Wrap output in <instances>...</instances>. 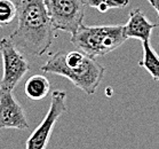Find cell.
I'll return each mask as SVG.
<instances>
[{
  "instance_id": "obj_4",
  "label": "cell",
  "mask_w": 159,
  "mask_h": 149,
  "mask_svg": "<svg viewBox=\"0 0 159 149\" xmlns=\"http://www.w3.org/2000/svg\"><path fill=\"white\" fill-rule=\"evenodd\" d=\"M0 54L2 58V77L0 90L14 91L22 78L30 70L28 58L9 37L0 39Z\"/></svg>"
},
{
  "instance_id": "obj_8",
  "label": "cell",
  "mask_w": 159,
  "mask_h": 149,
  "mask_svg": "<svg viewBox=\"0 0 159 149\" xmlns=\"http://www.w3.org/2000/svg\"><path fill=\"white\" fill-rule=\"evenodd\" d=\"M159 23L150 22L140 8H135L129 13V18L124 26V35L126 39L135 38L148 41L151 38L153 29L158 28Z\"/></svg>"
},
{
  "instance_id": "obj_5",
  "label": "cell",
  "mask_w": 159,
  "mask_h": 149,
  "mask_svg": "<svg viewBox=\"0 0 159 149\" xmlns=\"http://www.w3.org/2000/svg\"><path fill=\"white\" fill-rule=\"evenodd\" d=\"M86 4L85 0H45L55 30L68 32L71 36L84 23Z\"/></svg>"
},
{
  "instance_id": "obj_9",
  "label": "cell",
  "mask_w": 159,
  "mask_h": 149,
  "mask_svg": "<svg viewBox=\"0 0 159 149\" xmlns=\"http://www.w3.org/2000/svg\"><path fill=\"white\" fill-rule=\"evenodd\" d=\"M51 90L49 80L43 75H33L25 81L24 92L28 99L33 101L43 100L48 95Z\"/></svg>"
},
{
  "instance_id": "obj_3",
  "label": "cell",
  "mask_w": 159,
  "mask_h": 149,
  "mask_svg": "<svg viewBox=\"0 0 159 149\" xmlns=\"http://www.w3.org/2000/svg\"><path fill=\"white\" fill-rule=\"evenodd\" d=\"M124 26H81L71 36V44L90 58L116 51L126 41Z\"/></svg>"
},
{
  "instance_id": "obj_10",
  "label": "cell",
  "mask_w": 159,
  "mask_h": 149,
  "mask_svg": "<svg viewBox=\"0 0 159 149\" xmlns=\"http://www.w3.org/2000/svg\"><path fill=\"white\" fill-rule=\"evenodd\" d=\"M143 55L139 61V66L144 68L147 72L152 77V79L159 81V55L150 44V40L142 41Z\"/></svg>"
},
{
  "instance_id": "obj_2",
  "label": "cell",
  "mask_w": 159,
  "mask_h": 149,
  "mask_svg": "<svg viewBox=\"0 0 159 149\" xmlns=\"http://www.w3.org/2000/svg\"><path fill=\"white\" fill-rule=\"evenodd\" d=\"M40 70L68 78L87 95H93L98 91L105 73L104 67L95 58H90L79 49L55 53L40 67Z\"/></svg>"
},
{
  "instance_id": "obj_11",
  "label": "cell",
  "mask_w": 159,
  "mask_h": 149,
  "mask_svg": "<svg viewBox=\"0 0 159 149\" xmlns=\"http://www.w3.org/2000/svg\"><path fill=\"white\" fill-rule=\"evenodd\" d=\"M17 16V7L13 0H0V26H9Z\"/></svg>"
},
{
  "instance_id": "obj_12",
  "label": "cell",
  "mask_w": 159,
  "mask_h": 149,
  "mask_svg": "<svg viewBox=\"0 0 159 149\" xmlns=\"http://www.w3.org/2000/svg\"><path fill=\"white\" fill-rule=\"evenodd\" d=\"M88 6L96 8L100 13H105L112 8H123L128 6L129 0H86Z\"/></svg>"
},
{
  "instance_id": "obj_1",
  "label": "cell",
  "mask_w": 159,
  "mask_h": 149,
  "mask_svg": "<svg viewBox=\"0 0 159 149\" xmlns=\"http://www.w3.org/2000/svg\"><path fill=\"white\" fill-rule=\"evenodd\" d=\"M17 7V26L9 38L20 49L41 56L56 38L45 0H14Z\"/></svg>"
},
{
  "instance_id": "obj_13",
  "label": "cell",
  "mask_w": 159,
  "mask_h": 149,
  "mask_svg": "<svg viewBox=\"0 0 159 149\" xmlns=\"http://www.w3.org/2000/svg\"><path fill=\"white\" fill-rule=\"evenodd\" d=\"M149 4L151 5L152 7L155 8L156 12H157V14L159 16V0H147Z\"/></svg>"
},
{
  "instance_id": "obj_7",
  "label": "cell",
  "mask_w": 159,
  "mask_h": 149,
  "mask_svg": "<svg viewBox=\"0 0 159 149\" xmlns=\"http://www.w3.org/2000/svg\"><path fill=\"white\" fill-rule=\"evenodd\" d=\"M14 91L0 90V128L25 131L30 127L26 114L15 98Z\"/></svg>"
},
{
  "instance_id": "obj_6",
  "label": "cell",
  "mask_w": 159,
  "mask_h": 149,
  "mask_svg": "<svg viewBox=\"0 0 159 149\" xmlns=\"http://www.w3.org/2000/svg\"><path fill=\"white\" fill-rule=\"evenodd\" d=\"M66 98L65 91L56 90L52 93L51 105L46 116L36 130L30 134L26 140L25 149H46L51 140L52 132L60 117L66 111Z\"/></svg>"
}]
</instances>
